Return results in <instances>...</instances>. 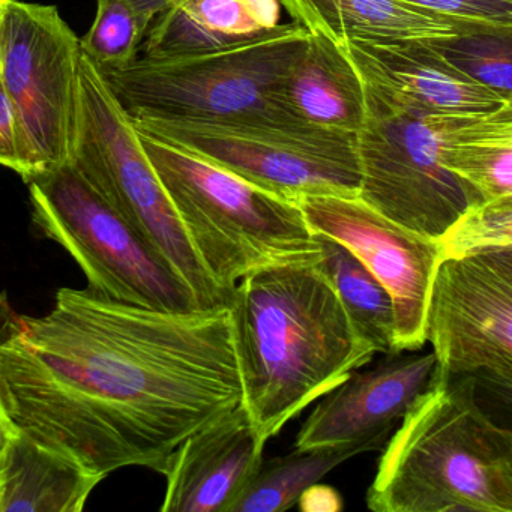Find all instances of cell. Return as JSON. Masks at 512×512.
I'll use <instances>...</instances> for the list:
<instances>
[{"mask_svg":"<svg viewBox=\"0 0 512 512\" xmlns=\"http://www.w3.org/2000/svg\"><path fill=\"white\" fill-rule=\"evenodd\" d=\"M295 25L337 40L434 41L484 26L442 16L409 0H280Z\"/></svg>","mask_w":512,"mask_h":512,"instance_id":"2e32d148","label":"cell"},{"mask_svg":"<svg viewBox=\"0 0 512 512\" xmlns=\"http://www.w3.org/2000/svg\"><path fill=\"white\" fill-rule=\"evenodd\" d=\"M476 380L436 367L385 443L367 506L376 512H512V434L476 400Z\"/></svg>","mask_w":512,"mask_h":512,"instance_id":"3957f363","label":"cell"},{"mask_svg":"<svg viewBox=\"0 0 512 512\" xmlns=\"http://www.w3.org/2000/svg\"><path fill=\"white\" fill-rule=\"evenodd\" d=\"M146 31L130 0H97V14L80 49L97 67H124L137 58Z\"/></svg>","mask_w":512,"mask_h":512,"instance_id":"cb8c5ba5","label":"cell"},{"mask_svg":"<svg viewBox=\"0 0 512 512\" xmlns=\"http://www.w3.org/2000/svg\"><path fill=\"white\" fill-rule=\"evenodd\" d=\"M280 0H175L149 26L143 58L193 55L280 25Z\"/></svg>","mask_w":512,"mask_h":512,"instance_id":"e0dca14e","label":"cell"},{"mask_svg":"<svg viewBox=\"0 0 512 512\" xmlns=\"http://www.w3.org/2000/svg\"><path fill=\"white\" fill-rule=\"evenodd\" d=\"M331 41L347 58L370 68L398 91L434 112L482 115L512 104V98L497 94L449 64L431 43L347 38Z\"/></svg>","mask_w":512,"mask_h":512,"instance_id":"9a60e30c","label":"cell"},{"mask_svg":"<svg viewBox=\"0 0 512 512\" xmlns=\"http://www.w3.org/2000/svg\"><path fill=\"white\" fill-rule=\"evenodd\" d=\"M0 7H2V0H0Z\"/></svg>","mask_w":512,"mask_h":512,"instance_id":"4dcf8cb0","label":"cell"},{"mask_svg":"<svg viewBox=\"0 0 512 512\" xmlns=\"http://www.w3.org/2000/svg\"><path fill=\"white\" fill-rule=\"evenodd\" d=\"M383 443L296 449L292 454L262 461L250 484L230 512H281L293 508L299 497L344 461L382 448Z\"/></svg>","mask_w":512,"mask_h":512,"instance_id":"7402d4cb","label":"cell"},{"mask_svg":"<svg viewBox=\"0 0 512 512\" xmlns=\"http://www.w3.org/2000/svg\"><path fill=\"white\" fill-rule=\"evenodd\" d=\"M25 182L38 229L74 257L92 293L154 310H200L187 284L70 161Z\"/></svg>","mask_w":512,"mask_h":512,"instance_id":"9c48e42d","label":"cell"},{"mask_svg":"<svg viewBox=\"0 0 512 512\" xmlns=\"http://www.w3.org/2000/svg\"><path fill=\"white\" fill-rule=\"evenodd\" d=\"M442 164L484 202L512 196V104L467 116L446 140Z\"/></svg>","mask_w":512,"mask_h":512,"instance_id":"ffe728a7","label":"cell"},{"mask_svg":"<svg viewBox=\"0 0 512 512\" xmlns=\"http://www.w3.org/2000/svg\"><path fill=\"white\" fill-rule=\"evenodd\" d=\"M437 241L443 259L512 248V196L467 209Z\"/></svg>","mask_w":512,"mask_h":512,"instance_id":"d4e9b609","label":"cell"},{"mask_svg":"<svg viewBox=\"0 0 512 512\" xmlns=\"http://www.w3.org/2000/svg\"><path fill=\"white\" fill-rule=\"evenodd\" d=\"M0 166L22 173L19 149H17L16 122L13 107L5 88L2 62H0Z\"/></svg>","mask_w":512,"mask_h":512,"instance_id":"4316f807","label":"cell"},{"mask_svg":"<svg viewBox=\"0 0 512 512\" xmlns=\"http://www.w3.org/2000/svg\"><path fill=\"white\" fill-rule=\"evenodd\" d=\"M101 481L16 427L0 458V512H80Z\"/></svg>","mask_w":512,"mask_h":512,"instance_id":"d6986e66","label":"cell"},{"mask_svg":"<svg viewBox=\"0 0 512 512\" xmlns=\"http://www.w3.org/2000/svg\"><path fill=\"white\" fill-rule=\"evenodd\" d=\"M136 131L200 263L229 298L257 269L320 259L319 239L295 202Z\"/></svg>","mask_w":512,"mask_h":512,"instance_id":"277c9868","label":"cell"},{"mask_svg":"<svg viewBox=\"0 0 512 512\" xmlns=\"http://www.w3.org/2000/svg\"><path fill=\"white\" fill-rule=\"evenodd\" d=\"M139 16L143 29L148 32L149 26L155 19L163 13L166 8L175 2V0H130Z\"/></svg>","mask_w":512,"mask_h":512,"instance_id":"f1b7e54d","label":"cell"},{"mask_svg":"<svg viewBox=\"0 0 512 512\" xmlns=\"http://www.w3.org/2000/svg\"><path fill=\"white\" fill-rule=\"evenodd\" d=\"M349 61L365 104L355 137L359 199L394 223L439 239L467 209L484 202L442 164L446 140L470 115L427 109L370 68Z\"/></svg>","mask_w":512,"mask_h":512,"instance_id":"8992f818","label":"cell"},{"mask_svg":"<svg viewBox=\"0 0 512 512\" xmlns=\"http://www.w3.org/2000/svg\"><path fill=\"white\" fill-rule=\"evenodd\" d=\"M80 56V40L58 8L2 0L0 62L25 181L70 161Z\"/></svg>","mask_w":512,"mask_h":512,"instance_id":"30bf717a","label":"cell"},{"mask_svg":"<svg viewBox=\"0 0 512 512\" xmlns=\"http://www.w3.org/2000/svg\"><path fill=\"white\" fill-rule=\"evenodd\" d=\"M431 44L461 73L512 98V29H478Z\"/></svg>","mask_w":512,"mask_h":512,"instance_id":"603a6c76","label":"cell"},{"mask_svg":"<svg viewBox=\"0 0 512 512\" xmlns=\"http://www.w3.org/2000/svg\"><path fill=\"white\" fill-rule=\"evenodd\" d=\"M0 401L19 430L109 476L163 473L194 431L242 403L229 307L164 311L61 289L46 316L5 308Z\"/></svg>","mask_w":512,"mask_h":512,"instance_id":"6da1fadb","label":"cell"},{"mask_svg":"<svg viewBox=\"0 0 512 512\" xmlns=\"http://www.w3.org/2000/svg\"><path fill=\"white\" fill-rule=\"evenodd\" d=\"M265 445L242 403L212 419L170 455L161 511H232L260 469Z\"/></svg>","mask_w":512,"mask_h":512,"instance_id":"5bb4252c","label":"cell"},{"mask_svg":"<svg viewBox=\"0 0 512 512\" xmlns=\"http://www.w3.org/2000/svg\"><path fill=\"white\" fill-rule=\"evenodd\" d=\"M425 340L449 377L512 388V248L448 257L437 266L425 311Z\"/></svg>","mask_w":512,"mask_h":512,"instance_id":"8fae6325","label":"cell"},{"mask_svg":"<svg viewBox=\"0 0 512 512\" xmlns=\"http://www.w3.org/2000/svg\"><path fill=\"white\" fill-rule=\"evenodd\" d=\"M316 236L322 250L320 268L331 280L356 331L376 353H397L394 302L386 287L346 245L328 236Z\"/></svg>","mask_w":512,"mask_h":512,"instance_id":"44dd1931","label":"cell"},{"mask_svg":"<svg viewBox=\"0 0 512 512\" xmlns=\"http://www.w3.org/2000/svg\"><path fill=\"white\" fill-rule=\"evenodd\" d=\"M434 353H389L371 370L350 373L314 407L296 437V449L349 443L385 445L392 428L433 382Z\"/></svg>","mask_w":512,"mask_h":512,"instance_id":"4fadbf2b","label":"cell"},{"mask_svg":"<svg viewBox=\"0 0 512 512\" xmlns=\"http://www.w3.org/2000/svg\"><path fill=\"white\" fill-rule=\"evenodd\" d=\"M316 235L346 245L386 287L395 313V352H415L425 340V311L437 266V239L383 217L359 197L304 196L296 200Z\"/></svg>","mask_w":512,"mask_h":512,"instance_id":"7c38bea8","label":"cell"},{"mask_svg":"<svg viewBox=\"0 0 512 512\" xmlns=\"http://www.w3.org/2000/svg\"><path fill=\"white\" fill-rule=\"evenodd\" d=\"M307 35V49L281 85L278 104L308 124L356 136L365 113L361 79L337 44Z\"/></svg>","mask_w":512,"mask_h":512,"instance_id":"ac0fdd59","label":"cell"},{"mask_svg":"<svg viewBox=\"0 0 512 512\" xmlns=\"http://www.w3.org/2000/svg\"><path fill=\"white\" fill-rule=\"evenodd\" d=\"M304 511H338L341 509V499L332 488L326 485L314 484L305 490L298 500Z\"/></svg>","mask_w":512,"mask_h":512,"instance_id":"83f0119b","label":"cell"},{"mask_svg":"<svg viewBox=\"0 0 512 512\" xmlns=\"http://www.w3.org/2000/svg\"><path fill=\"white\" fill-rule=\"evenodd\" d=\"M442 16L490 29H512V0H409Z\"/></svg>","mask_w":512,"mask_h":512,"instance_id":"484cf974","label":"cell"},{"mask_svg":"<svg viewBox=\"0 0 512 512\" xmlns=\"http://www.w3.org/2000/svg\"><path fill=\"white\" fill-rule=\"evenodd\" d=\"M307 43L301 26L280 23L220 49L95 67L130 119L301 121L281 109L278 92Z\"/></svg>","mask_w":512,"mask_h":512,"instance_id":"5b68a950","label":"cell"},{"mask_svg":"<svg viewBox=\"0 0 512 512\" xmlns=\"http://www.w3.org/2000/svg\"><path fill=\"white\" fill-rule=\"evenodd\" d=\"M319 260L257 269L230 298L242 406L265 442L376 353Z\"/></svg>","mask_w":512,"mask_h":512,"instance_id":"7a4b0ae2","label":"cell"},{"mask_svg":"<svg viewBox=\"0 0 512 512\" xmlns=\"http://www.w3.org/2000/svg\"><path fill=\"white\" fill-rule=\"evenodd\" d=\"M70 163L187 284L200 310L229 307V296L200 263L136 128L83 52Z\"/></svg>","mask_w":512,"mask_h":512,"instance_id":"52a82bcc","label":"cell"},{"mask_svg":"<svg viewBox=\"0 0 512 512\" xmlns=\"http://www.w3.org/2000/svg\"><path fill=\"white\" fill-rule=\"evenodd\" d=\"M134 128L244 179L281 199L358 197L353 134L304 121H160L130 119Z\"/></svg>","mask_w":512,"mask_h":512,"instance_id":"ba28073f","label":"cell"},{"mask_svg":"<svg viewBox=\"0 0 512 512\" xmlns=\"http://www.w3.org/2000/svg\"><path fill=\"white\" fill-rule=\"evenodd\" d=\"M7 305V299H5V296L0 295V319H2V314H4ZM14 428L16 427H14L11 419L8 418L7 412H5L4 409V404L0 401V458H2V454H4L5 445H7L8 439H10Z\"/></svg>","mask_w":512,"mask_h":512,"instance_id":"f546056e","label":"cell"}]
</instances>
